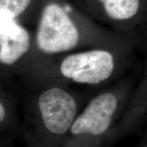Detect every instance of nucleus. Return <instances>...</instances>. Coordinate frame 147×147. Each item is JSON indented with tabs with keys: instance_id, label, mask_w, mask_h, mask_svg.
Returning a JSON list of instances; mask_svg holds the SVG:
<instances>
[{
	"instance_id": "obj_6",
	"label": "nucleus",
	"mask_w": 147,
	"mask_h": 147,
	"mask_svg": "<svg viewBox=\"0 0 147 147\" xmlns=\"http://www.w3.org/2000/svg\"><path fill=\"white\" fill-rule=\"evenodd\" d=\"M129 106L140 113H147V69L142 82L136 89L134 88L129 99Z\"/></svg>"
},
{
	"instance_id": "obj_4",
	"label": "nucleus",
	"mask_w": 147,
	"mask_h": 147,
	"mask_svg": "<svg viewBox=\"0 0 147 147\" xmlns=\"http://www.w3.org/2000/svg\"><path fill=\"white\" fill-rule=\"evenodd\" d=\"M29 48L30 38L26 29L14 19L0 16V62L13 64Z\"/></svg>"
},
{
	"instance_id": "obj_2",
	"label": "nucleus",
	"mask_w": 147,
	"mask_h": 147,
	"mask_svg": "<svg viewBox=\"0 0 147 147\" xmlns=\"http://www.w3.org/2000/svg\"><path fill=\"white\" fill-rule=\"evenodd\" d=\"M127 63L118 54L106 49L67 55L58 67L60 80L67 83L102 85L121 78Z\"/></svg>"
},
{
	"instance_id": "obj_1",
	"label": "nucleus",
	"mask_w": 147,
	"mask_h": 147,
	"mask_svg": "<svg viewBox=\"0 0 147 147\" xmlns=\"http://www.w3.org/2000/svg\"><path fill=\"white\" fill-rule=\"evenodd\" d=\"M134 85L135 77L126 76L92 95L66 136L71 147H89L107 137L125 109Z\"/></svg>"
},
{
	"instance_id": "obj_7",
	"label": "nucleus",
	"mask_w": 147,
	"mask_h": 147,
	"mask_svg": "<svg viewBox=\"0 0 147 147\" xmlns=\"http://www.w3.org/2000/svg\"><path fill=\"white\" fill-rule=\"evenodd\" d=\"M32 0H0V16L14 19L27 8Z\"/></svg>"
},
{
	"instance_id": "obj_8",
	"label": "nucleus",
	"mask_w": 147,
	"mask_h": 147,
	"mask_svg": "<svg viewBox=\"0 0 147 147\" xmlns=\"http://www.w3.org/2000/svg\"><path fill=\"white\" fill-rule=\"evenodd\" d=\"M5 117V110L1 102H0V122L3 120Z\"/></svg>"
},
{
	"instance_id": "obj_3",
	"label": "nucleus",
	"mask_w": 147,
	"mask_h": 147,
	"mask_svg": "<svg viewBox=\"0 0 147 147\" xmlns=\"http://www.w3.org/2000/svg\"><path fill=\"white\" fill-rule=\"evenodd\" d=\"M84 40V35L75 22L57 3L44 9L36 34V43L47 54L72 50Z\"/></svg>"
},
{
	"instance_id": "obj_5",
	"label": "nucleus",
	"mask_w": 147,
	"mask_h": 147,
	"mask_svg": "<svg viewBox=\"0 0 147 147\" xmlns=\"http://www.w3.org/2000/svg\"><path fill=\"white\" fill-rule=\"evenodd\" d=\"M113 20L123 21L133 18L139 8V0H99Z\"/></svg>"
}]
</instances>
